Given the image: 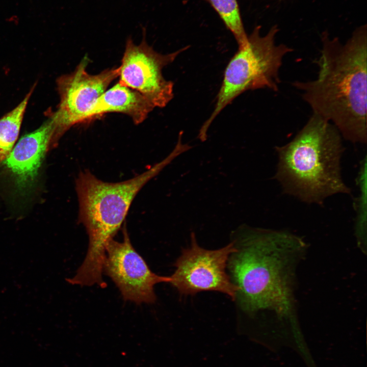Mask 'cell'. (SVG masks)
<instances>
[{
  "mask_svg": "<svg viewBox=\"0 0 367 367\" xmlns=\"http://www.w3.org/2000/svg\"><path fill=\"white\" fill-rule=\"evenodd\" d=\"M217 13L234 36L239 48L248 42V35L242 21L237 0H204Z\"/></svg>",
  "mask_w": 367,
  "mask_h": 367,
  "instance_id": "cell-13",
  "label": "cell"
},
{
  "mask_svg": "<svg viewBox=\"0 0 367 367\" xmlns=\"http://www.w3.org/2000/svg\"><path fill=\"white\" fill-rule=\"evenodd\" d=\"M321 41L317 77L292 85L301 92L313 113L334 124L344 139L366 143V25L357 28L345 43L327 31Z\"/></svg>",
  "mask_w": 367,
  "mask_h": 367,
  "instance_id": "cell-2",
  "label": "cell"
},
{
  "mask_svg": "<svg viewBox=\"0 0 367 367\" xmlns=\"http://www.w3.org/2000/svg\"><path fill=\"white\" fill-rule=\"evenodd\" d=\"M143 38L137 45L129 37L119 69V83L146 97L154 106L164 108L173 97V83L167 81L162 70L189 46L168 54L158 53Z\"/></svg>",
  "mask_w": 367,
  "mask_h": 367,
  "instance_id": "cell-7",
  "label": "cell"
},
{
  "mask_svg": "<svg viewBox=\"0 0 367 367\" xmlns=\"http://www.w3.org/2000/svg\"><path fill=\"white\" fill-rule=\"evenodd\" d=\"M228 265L242 309L261 312L273 324H297V272L308 244L283 230L244 225ZM295 327V326H294Z\"/></svg>",
  "mask_w": 367,
  "mask_h": 367,
  "instance_id": "cell-1",
  "label": "cell"
},
{
  "mask_svg": "<svg viewBox=\"0 0 367 367\" xmlns=\"http://www.w3.org/2000/svg\"><path fill=\"white\" fill-rule=\"evenodd\" d=\"M47 115V119L38 128L20 139L3 162L19 189H25L33 184L45 154L60 138L50 111Z\"/></svg>",
  "mask_w": 367,
  "mask_h": 367,
  "instance_id": "cell-10",
  "label": "cell"
},
{
  "mask_svg": "<svg viewBox=\"0 0 367 367\" xmlns=\"http://www.w3.org/2000/svg\"><path fill=\"white\" fill-rule=\"evenodd\" d=\"M279 1H282V0H279Z\"/></svg>",
  "mask_w": 367,
  "mask_h": 367,
  "instance_id": "cell-14",
  "label": "cell"
},
{
  "mask_svg": "<svg viewBox=\"0 0 367 367\" xmlns=\"http://www.w3.org/2000/svg\"><path fill=\"white\" fill-rule=\"evenodd\" d=\"M123 232V242L112 239L107 245L102 273L112 279L125 301L138 304L153 303L156 299L154 286L161 282L170 283L171 278L152 272L133 247L125 225Z\"/></svg>",
  "mask_w": 367,
  "mask_h": 367,
  "instance_id": "cell-8",
  "label": "cell"
},
{
  "mask_svg": "<svg viewBox=\"0 0 367 367\" xmlns=\"http://www.w3.org/2000/svg\"><path fill=\"white\" fill-rule=\"evenodd\" d=\"M256 25L249 35L247 44L239 48L225 68L214 110L199 130L198 138L205 141L214 120L227 105L243 92L268 88L276 92L280 83L279 70L284 57L293 51L286 44H276L278 25L262 35Z\"/></svg>",
  "mask_w": 367,
  "mask_h": 367,
  "instance_id": "cell-5",
  "label": "cell"
},
{
  "mask_svg": "<svg viewBox=\"0 0 367 367\" xmlns=\"http://www.w3.org/2000/svg\"><path fill=\"white\" fill-rule=\"evenodd\" d=\"M88 63L85 57L73 72L57 78L60 100L57 109L51 113L62 135L72 126L88 121L98 98L118 77V67L91 74L87 71Z\"/></svg>",
  "mask_w": 367,
  "mask_h": 367,
  "instance_id": "cell-9",
  "label": "cell"
},
{
  "mask_svg": "<svg viewBox=\"0 0 367 367\" xmlns=\"http://www.w3.org/2000/svg\"><path fill=\"white\" fill-rule=\"evenodd\" d=\"M35 87L36 84L21 102L0 118V165L11 152L18 137L27 104Z\"/></svg>",
  "mask_w": 367,
  "mask_h": 367,
  "instance_id": "cell-12",
  "label": "cell"
},
{
  "mask_svg": "<svg viewBox=\"0 0 367 367\" xmlns=\"http://www.w3.org/2000/svg\"><path fill=\"white\" fill-rule=\"evenodd\" d=\"M191 241L190 246L182 250L175 263L176 269L170 283L181 295L217 291L234 300L239 287L226 272L230 256L237 251L234 242L209 250L198 245L194 232L191 234Z\"/></svg>",
  "mask_w": 367,
  "mask_h": 367,
  "instance_id": "cell-6",
  "label": "cell"
},
{
  "mask_svg": "<svg viewBox=\"0 0 367 367\" xmlns=\"http://www.w3.org/2000/svg\"><path fill=\"white\" fill-rule=\"evenodd\" d=\"M154 108L140 92L118 82L98 98L89 115L88 121L106 113L116 112L128 115L138 124L145 120Z\"/></svg>",
  "mask_w": 367,
  "mask_h": 367,
  "instance_id": "cell-11",
  "label": "cell"
},
{
  "mask_svg": "<svg viewBox=\"0 0 367 367\" xmlns=\"http://www.w3.org/2000/svg\"><path fill=\"white\" fill-rule=\"evenodd\" d=\"M186 151V146L177 142L164 160L142 174L121 182H104L88 171L80 173L76 180L78 217L87 231L89 246L85 259L76 274L68 279L69 283L106 286L102 273L106 246L120 228L134 199L149 180Z\"/></svg>",
  "mask_w": 367,
  "mask_h": 367,
  "instance_id": "cell-3",
  "label": "cell"
},
{
  "mask_svg": "<svg viewBox=\"0 0 367 367\" xmlns=\"http://www.w3.org/2000/svg\"><path fill=\"white\" fill-rule=\"evenodd\" d=\"M275 178L283 191L307 203L322 204L336 194H350L340 172L342 136L330 122L313 113L294 138L276 147Z\"/></svg>",
  "mask_w": 367,
  "mask_h": 367,
  "instance_id": "cell-4",
  "label": "cell"
}]
</instances>
